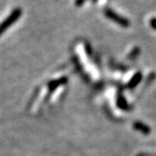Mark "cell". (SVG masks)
Returning a JSON list of instances; mask_svg holds the SVG:
<instances>
[{
    "label": "cell",
    "mask_w": 156,
    "mask_h": 156,
    "mask_svg": "<svg viewBox=\"0 0 156 156\" xmlns=\"http://www.w3.org/2000/svg\"><path fill=\"white\" fill-rule=\"evenodd\" d=\"M22 13H23V12H22V9L20 8H17V9H14L12 13H10L1 24H0V36H1L3 33L9 29L10 27H12L15 22L18 21V19L21 17Z\"/></svg>",
    "instance_id": "6da1fadb"
},
{
    "label": "cell",
    "mask_w": 156,
    "mask_h": 156,
    "mask_svg": "<svg viewBox=\"0 0 156 156\" xmlns=\"http://www.w3.org/2000/svg\"><path fill=\"white\" fill-rule=\"evenodd\" d=\"M105 14L109 20H112L113 22H115V23H117L120 27H128L130 26V21L127 18L119 15V13H117L116 12H114V10H112V9H105Z\"/></svg>",
    "instance_id": "7a4b0ae2"
},
{
    "label": "cell",
    "mask_w": 156,
    "mask_h": 156,
    "mask_svg": "<svg viewBox=\"0 0 156 156\" xmlns=\"http://www.w3.org/2000/svg\"><path fill=\"white\" fill-rule=\"evenodd\" d=\"M66 82H67V79H66V78H62V79H58V80H55V81L49 83V88L53 90H55V87H58L60 86V85L65 84Z\"/></svg>",
    "instance_id": "3957f363"
},
{
    "label": "cell",
    "mask_w": 156,
    "mask_h": 156,
    "mask_svg": "<svg viewBox=\"0 0 156 156\" xmlns=\"http://www.w3.org/2000/svg\"><path fill=\"white\" fill-rule=\"evenodd\" d=\"M133 127H136V130H138V131H140V132H143V133H149V129H148V127H147V126H145L144 124L138 123V122H136V123L133 124Z\"/></svg>",
    "instance_id": "277c9868"
},
{
    "label": "cell",
    "mask_w": 156,
    "mask_h": 156,
    "mask_svg": "<svg viewBox=\"0 0 156 156\" xmlns=\"http://www.w3.org/2000/svg\"><path fill=\"white\" fill-rule=\"evenodd\" d=\"M150 26L154 29L156 30V18H151L150 20Z\"/></svg>",
    "instance_id": "5b68a950"
},
{
    "label": "cell",
    "mask_w": 156,
    "mask_h": 156,
    "mask_svg": "<svg viewBox=\"0 0 156 156\" xmlns=\"http://www.w3.org/2000/svg\"><path fill=\"white\" fill-rule=\"evenodd\" d=\"M85 2H86V0H75V5H76L77 7H80V6H82Z\"/></svg>",
    "instance_id": "8992f818"
},
{
    "label": "cell",
    "mask_w": 156,
    "mask_h": 156,
    "mask_svg": "<svg viewBox=\"0 0 156 156\" xmlns=\"http://www.w3.org/2000/svg\"><path fill=\"white\" fill-rule=\"evenodd\" d=\"M94 1H95V0H94Z\"/></svg>",
    "instance_id": "52a82bcc"
}]
</instances>
